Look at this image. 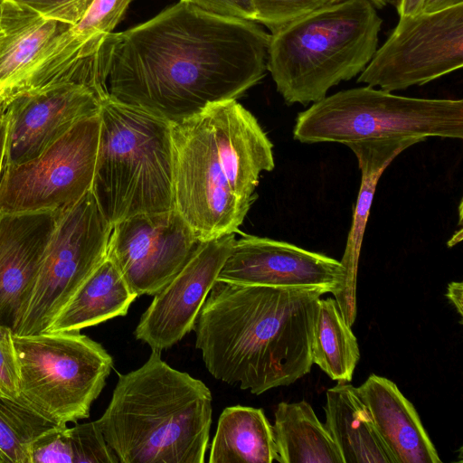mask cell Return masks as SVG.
<instances>
[{"label":"cell","instance_id":"cell-1","mask_svg":"<svg viewBox=\"0 0 463 463\" xmlns=\"http://www.w3.org/2000/svg\"><path fill=\"white\" fill-rule=\"evenodd\" d=\"M270 34L184 1L110 33L99 50L108 95L171 124L237 99L267 71Z\"/></svg>","mask_w":463,"mask_h":463},{"label":"cell","instance_id":"cell-2","mask_svg":"<svg viewBox=\"0 0 463 463\" xmlns=\"http://www.w3.org/2000/svg\"><path fill=\"white\" fill-rule=\"evenodd\" d=\"M319 288L245 285L216 279L193 330L208 372L260 395L311 371Z\"/></svg>","mask_w":463,"mask_h":463},{"label":"cell","instance_id":"cell-3","mask_svg":"<svg viewBox=\"0 0 463 463\" xmlns=\"http://www.w3.org/2000/svg\"><path fill=\"white\" fill-rule=\"evenodd\" d=\"M175 210L202 241L235 233L260 175L275 166L273 145L236 99L171 124Z\"/></svg>","mask_w":463,"mask_h":463},{"label":"cell","instance_id":"cell-4","mask_svg":"<svg viewBox=\"0 0 463 463\" xmlns=\"http://www.w3.org/2000/svg\"><path fill=\"white\" fill-rule=\"evenodd\" d=\"M212 413L209 388L152 350L141 367L118 375L95 421L120 463H203Z\"/></svg>","mask_w":463,"mask_h":463},{"label":"cell","instance_id":"cell-5","mask_svg":"<svg viewBox=\"0 0 463 463\" xmlns=\"http://www.w3.org/2000/svg\"><path fill=\"white\" fill-rule=\"evenodd\" d=\"M383 19L370 0H344L270 33L267 71L288 105L315 103L359 75L378 48Z\"/></svg>","mask_w":463,"mask_h":463},{"label":"cell","instance_id":"cell-6","mask_svg":"<svg viewBox=\"0 0 463 463\" xmlns=\"http://www.w3.org/2000/svg\"><path fill=\"white\" fill-rule=\"evenodd\" d=\"M91 192L113 225L175 209L171 123L107 95Z\"/></svg>","mask_w":463,"mask_h":463},{"label":"cell","instance_id":"cell-7","mask_svg":"<svg viewBox=\"0 0 463 463\" xmlns=\"http://www.w3.org/2000/svg\"><path fill=\"white\" fill-rule=\"evenodd\" d=\"M429 137H463V100L410 98L365 86L345 90L298 115L294 139L351 142Z\"/></svg>","mask_w":463,"mask_h":463},{"label":"cell","instance_id":"cell-8","mask_svg":"<svg viewBox=\"0 0 463 463\" xmlns=\"http://www.w3.org/2000/svg\"><path fill=\"white\" fill-rule=\"evenodd\" d=\"M20 386L16 402L56 426L90 416L113 366L110 354L80 332L14 334Z\"/></svg>","mask_w":463,"mask_h":463},{"label":"cell","instance_id":"cell-9","mask_svg":"<svg viewBox=\"0 0 463 463\" xmlns=\"http://www.w3.org/2000/svg\"><path fill=\"white\" fill-rule=\"evenodd\" d=\"M112 224L89 191L57 212L28 304L14 334L45 332L60 309L106 259Z\"/></svg>","mask_w":463,"mask_h":463},{"label":"cell","instance_id":"cell-10","mask_svg":"<svg viewBox=\"0 0 463 463\" xmlns=\"http://www.w3.org/2000/svg\"><path fill=\"white\" fill-rule=\"evenodd\" d=\"M99 112L78 121L38 156L2 167L0 212L56 213L91 190Z\"/></svg>","mask_w":463,"mask_h":463},{"label":"cell","instance_id":"cell-11","mask_svg":"<svg viewBox=\"0 0 463 463\" xmlns=\"http://www.w3.org/2000/svg\"><path fill=\"white\" fill-rule=\"evenodd\" d=\"M357 82L392 92L423 85L463 65V5L399 16Z\"/></svg>","mask_w":463,"mask_h":463},{"label":"cell","instance_id":"cell-12","mask_svg":"<svg viewBox=\"0 0 463 463\" xmlns=\"http://www.w3.org/2000/svg\"><path fill=\"white\" fill-rule=\"evenodd\" d=\"M202 243L173 209L137 214L113 224L107 257L137 297L155 296Z\"/></svg>","mask_w":463,"mask_h":463},{"label":"cell","instance_id":"cell-13","mask_svg":"<svg viewBox=\"0 0 463 463\" xmlns=\"http://www.w3.org/2000/svg\"><path fill=\"white\" fill-rule=\"evenodd\" d=\"M102 99L90 87L73 82L0 99L6 121L2 167L38 156L78 121L98 114Z\"/></svg>","mask_w":463,"mask_h":463},{"label":"cell","instance_id":"cell-14","mask_svg":"<svg viewBox=\"0 0 463 463\" xmlns=\"http://www.w3.org/2000/svg\"><path fill=\"white\" fill-rule=\"evenodd\" d=\"M234 241L235 233H230L203 241L184 267L154 296L134 331L137 340L162 352L193 330Z\"/></svg>","mask_w":463,"mask_h":463},{"label":"cell","instance_id":"cell-15","mask_svg":"<svg viewBox=\"0 0 463 463\" xmlns=\"http://www.w3.org/2000/svg\"><path fill=\"white\" fill-rule=\"evenodd\" d=\"M216 279L245 285L319 288L335 294L345 269L335 259L289 242L246 235L234 241Z\"/></svg>","mask_w":463,"mask_h":463},{"label":"cell","instance_id":"cell-16","mask_svg":"<svg viewBox=\"0 0 463 463\" xmlns=\"http://www.w3.org/2000/svg\"><path fill=\"white\" fill-rule=\"evenodd\" d=\"M56 213L0 212V326L13 332L28 304Z\"/></svg>","mask_w":463,"mask_h":463},{"label":"cell","instance_id":"cell-17","mask_svg":"<svg viewBox=\"0 0 463 463\" xmlns=\"http://www.w3.org/2000/svg\"><path fill=\"white\" fill-rule=\"evenodd\" d=\"M421 141L424 140L416 137H402L372 139L346 144L357 158L361 171V184L345 252L340 260L345 269V279L342 288L334 296L342 316L350 326L354 325L356 318L358 260L377 183L385 168L399 154Z\"/></svg>","mask_w":463,"mask_h":463},{"label":"cell","instance_id":"cell-18","mask_svg":"<svg viewBox=\"0 0 463 463\" xmlns=\"http://www.w3.org/2000/svg\"><path fill=\"white\" fill-rule=\"evenodd\" d=\"M394 463H440L414 405L386 377L370 374L357 387Z\"/></svg>","mask_w":463,"mask_h":463},{"label":"cell","instance_id":"cell-19","mask_svg":"<svg viewBox=\"0 0 463 463\" xmlns=\"http://www.w3.org/2000/svg\"><path fill=\"white\" fill-rule=\"evenodd\" d=\"M71 26L5 0L0 20V94L17 83L53 40Z\"/></svg>","mask_w":463,"mask_h":463},{"label":"cell","instance_id":"cell-20","mask_svg":"<svg viewBox=\"0 0 463 463\" xmlns=\"http://www.w3.org/2000/svg\"><path fill=\"white\" fill-rule=\"evenodd\" d=\"M326 397L325 426L343 463H394L357 387L338 382L327 390Z\"/></svg>","mask_w":463,"mask_h":463},{"label":"cell","instance_id":"cell-21","mask_svg":"<svg viewBox=\"0 0 463 463\" xmlns=\"http://www.w3.org/2000/svg\"><path fill=\"white\" fill-rule=\"evenodd\" d=\"M137 295L108 257L60 309L45 332H80L127 315Z\"/></svg>","mask_w":463,"mask_h":463},{"label":"cell","instance_id":"cell-22","mask_svg":"<svg viewBox=\"0 0 463 463\" xmlns=\"http://www.w3.org/2000/svg\"><path fill=\"white\" fill-rule=\"evenodd\" d=\"M210 463L279 462L273 427L259 408L235 405L221 413Z\"/></svg>","mask_w":463,"mask_h":463},{"label":"cell","instance_id":"cell-23","mask_svg":"<svg viewBox=\"0 0 463 463\" xmlns=\"http://www.w3.org/2000/svg\"><path fill=\"white\" fill-rule=\"evenodd\" d=\"M273 431L280 463H343L340 452L305 400L279 402Z\"/></svg>","mask_w":463,"mask_h":463},{"label":"cell","instance_id":"cell-24","mask_svg":"<svg viewBox=\"0 0 463 463\" xmlns=\"http://www.w3.org/2000/svg\"><path fill=\"white\" fill-rule=\"evenodd\" d=\"M311 357L334 381L349 383L360 359L357 338L335 298H320L315 317Z\"/></svg>","mask_w":463,"mask_h":463},{"label":"cell","instance_id":"cell-25","mask_svg":"<svg viewBox=\"0 0 463 463\" xmlns=\"http://www.w3.org/2000/svg\"><path fill=\"white\" fill-rule=\"evenodd\" d=\"M55 426L18 402L0 398V449L9 463H30V446Z\"/></svg>","mask_w":463,"mask_h":463},{"label":"cell","instance_id":"cell-26","mask_svg":"<svg viewBox=\"0 0 463 463\" xmlns=\"http://www.w3.org/2000/svg\"><path fill=\"white\" fill-rule=\"evenodd\" d=\"M133 0H93L81 18L67 31L68 39L85 54L98 52L113 33Z\"/></svg>","mask_w":463,"mask_h":463},{"label":"cell","instance_id":"cell-27","mask_svg":"<svg viewBox=\"0 0 463 463\" xmlns=\"http://www.w3.org/2000/svg\"><path fill=\"white\" fill-rule=\"evenodd\" d=\"M251 1L256 12V23L263 24L273 33L299 17L344 0Z\"/></svg>","mask_w":463,"mask_h":463},{"label":"cell","instance_id":"cell-28","mask_svg":"<svg viewBox=\"0 0 463 463\" xmlns=\"http://www.w3.org/2000/svg\"><path fill=\"white\" fill-rule=\"evenodd\" d=\"M73 463H118L96 421L68 427Z\"/></svg>","mask_w":463,"mask_h":463},{"label":"cell","instance_id":"cell-29","mask_svg":"<svg viewBox=\"0 0 463 463\" xmlns=\"http://www.w3.org/2000/svg\"><path fill=\"white\" fill-rule=\"evenodd\" d=\"M29 455L30 463H73L67 425L52 426L38 435Z\"/></svg>","mask_w":463,"mask_h":463},{"label":"cell","instance_id":"cell-30","mask_svg":"<svg viewBox=\"0 0 463 463\" xmlns=\"http://www.w3.org/2000/svg\"><path fill=\"white\" fill-rule=\"evenodd\" d=\"M20 374L14 332L0 326V398L16 402L19 398Z\"/></svg>","mask_w":463,"mask_h":463},{"label":"cell","instance_id":"cell-31","mask_svg":"<svg viewBox=\"0 0 463 463\" xmlns=\"http://www.w3.org/2000/svg\"><path fill=\"white\" fill-rule=\"evenodd\" d=\"M207 13L229 18L256 22L251 0H181Z\"/></svg>","mask_w":463,"mask_h":463},{"label":"cell","instance_id":"cell-32","mask_svg":"<svg viewBox=\"0 0 463 463\" xmlns=\"http://www.w3.org/2000/svg\"><path fill=\"white\" fill-rule=\"evenodd\" d=\"M42 14L74 25L71 0H15Z\"/></svg>","mask_w":463,"mask_h":463},{"label":"cell","instance_id":"cell-33","mask_svg":"<svg viewBox=\"0 0 463 463\" xmlns=\"http://www.w3.org/2000/svg\"><path fill=\"white\" fill-rule=\"evenodd\" d=\"M447 298L455 307L458 315L463 317V283L462 282H450L447 287L446 292Z\"/></svg>","mask_w":463,"mask_h":463},{"label":"cell","instance_id":"cell-34","mask_svg":"<svg viewBox=\"0 0 463 463\" xmlns=\"http://www.w3.org/2000/svg\"><path fill=\"white\" fill-rule=\"evenodd\" d=\"M459 5H463V0H423L420 12L426 14L436 13Z\"/></svg>","mask_w":463,"mask_h":463},{"label":"cell","instance_id":"cell-35","mask_svg":"<svg viewBox=\"0 0 463 463\" xmlns=\"http://www.w3.org/2000/svg\"><path fill=\"white\" fill-rule=\"evenodd\" d=\"M423 0H397L395 7L399 16L412 15L420 12Z\"/></svg>","mask_w":463,"mask_h":463},{"label":"cell","instance_id":"cell-36","mask_svg":"<svg viewBox=\"0 0 463 463\" xmlns=\"http://www.w3.org/2000/svg\"><path fill=\"white\" fill-rule=\"evenodd\" d=\"M93 0H71V13L74 24L81 18Z\"/></svg>","mask_w":463,"mask_h":463},{"label":"cell","instance_id":"cell-37","mask_svg":"<svg viewBox=\"0 0 463 463\" xmlns=\"http://www.w3.org/2000/svg\"><path fill=\"white\" fill-rule=\"evenodd\" d=\"M375 7L383 8L387 5H395L397 0H370Z\"/></svg>","mask_w":463,"mask_h":463},{"label":"cell","instance_id":"cell-38","mask_svg":"<svg viewBox=\"0 0 463 463\" xmlns=\"http://www.w3.org/2000/svg\"><path fill=\"white\" fill-rule=\"evenodd\" d=\"M0 463H9L7 458L5 456V454L0 449Z\"/></svg>","mask_w":463,"mask_h":463},{"label":"cell","instance_id":"cell-39","mask_svg":"<svg viewBox=\"0 0 463 463\" xmlns=\"http://www.w3.org/2000/svg\"><path fill=\"white\" fill-rule=\"evenodd\" d=\"M5 2V0H0V20H1L2 11H3V6H4Z\"/></svg>","mask_w":463,"mask_h":463}]
</instances>
